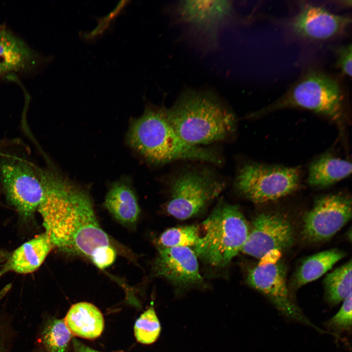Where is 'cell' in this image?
I'll return each mask as SVG.
<instances>
[{
    "label": "cell",
    "instance_id": "obj_1",
    "mask_svg": "<svg viewBox=\"0 0 352 352\" xmlns=\"http://www.w3.org/2000/svg\"><path fill=\"white\" fill-rule=\"evenodd\" d=\"M37 211L53 247L63 252L90 258L100 246L111 245L96 218L90 197L79 186L45 198Z\"/></svg>",
    "mask_w": 352,
    "mask_h": 352
},
{
    "label": "cell",
    "instance_id": "obj_2",
    "mask_svg": "<svg viewBox=\"0 0 352 352\" xmlns=\"http://www.w3.org/2000/svg\"><path fill=\"white\" fill-rule=\"evenodd\" d=\"M126 139L130 147L155 164L181 160L221 162L214 150L184 141L168 121L164 108L147 106L140 117L131 121Z\"/></svg>",
    "mask_w": 352,
    "mask_h": 352
},
{
    "label": "cell",
    "instance_id": "obj_3",
    "mask_svg": "<svg viewBox=\"0 0 352 352\" xmlns=\"http://www.w3.org/2000/svg\"><path fill=\"white\" fill-rule=\"evenodd\" d=\"M166 113L178 135L194 146L223 140L236 129L235 114L211 91L186 90Z\"/></svg>",
    "mask_w": 352,
    "mask_h": 352
},
{
    "label": "cell",
    "instance_id": "obj_4",
    "mask_svg": "<svg viewBox=\"0 0 352 352\" xmlns=\"http://www.w3.org/2000/svg\"><path fill=\"white\" fill-rule=\"evenodd\" d=\"M200 235L194 251L207 264L222 267L241 250L247 238L248 223L239 207L221 204L201 223Z\"/></svg>",
    "mask_w": 352,
    "mask_h": 352
},
{
    "label": "cell",
    "instance_id": "obj_5",
    "mask_svg": "<svg viewBox=\"0 0 352 352\" xmlns=\"http://www.w3.org/2000/svg\"><path fill=\"white\" fill-rule=\"evenodd\" d=\"M289 108L311 110L340 123L344 118L343 96L336 79L320 71H308L269 105L252 114L258 117Z\"/></svg>",
    "mask_w": 352,
    "mask_h": 352
},
{
    "label": "cell",
    "instance_id": "obj_6",
    "mask_svg": "<svg viewBox=\"0 0 352 352\" xmlns=\"http://www.w3.org/2000/svg\"><path fill=\"white\" fill-rule=\"evenodd\" d=\"M167 212L180 219H189L200 212L225 187V183L210 170L202 168L183 171L170 183Z\"/></svg>",
    "mask_w": 352,
    "mask_h": 352
},
{
    "label": "cell",
    "instance_id": "obj_7",
    "mask_svg": "<svg viewBox=\"0 0 352 352\" xmlns=\"http://www.w3.org/2000/svg\"><path fill=\"white\" fill-rule=\"evenodd\" d=\"M298 168L249 163L239 171L235 180L237 191L254 203H263L283 198L298 187Z\"/></svg>",
    "mask_w": 352,
    "mask_h": 352
},
{
    "label": "cell",
    "instance_id": "obj_8",
    "mask_svg": "<svg viewBox=\"0 0 352 352\" xmlns=\"http://www.w3.org/2000/svg\"><path fill=\"white\" fill-rule=\"evenodd\" d=\"M0 181L8 202L24 219L37 210L44 188L37 168L17 157L0 160Z\"/></svg>",
    "mask_w": 352,
    "mask_h": 352
},
{
    "label": "cell",
    "instance_id": "obj_9",
    "mask_svg": "<svg viewBox=\"0 0 352 352\" xmlns=\"http://www.w3.org/2000/svg\"><path fill=\"white\" fill-rule=\"evenodd\" d=\"M352 205L351 198L344 195H327L318 198L304 217L303 238L311 242L331 238L350 220Z\"/></svg>",
    "mask_w": 352,
    "mask_h": 352
},
{
    "label": "cell",
    "instance_id": "obj_10",
    "mask_svg": "<svg viewBox=\"0 0 352 352\" xmlns=\"http://www.w3.org/2000/svg\"><path fill=\"white\" fill-rule=\"evenodd\" d=\"M294 235L293 226L286 216L277 212L261 213L253 219L241 252L261 259L270 251L288 248Z\"/></svg>",
    "mask_w": 352,
    "mask_h": 352
},
{
    "label": "cell",
    "instance_id": "obj_11",
    "mask_svg": "<svg viewBox=\"0 0 352 352\" xmlns=\"http://www.w3.org/2000/svg\"><path fill=\"white\" fill-rule=\"evenodd\" d=\"M247 282L266 297L286 317L320 330L290 299L286 284V266L281 261L274 264H258L250 268L247 273Z\"/></svg>",
    "mask_w": 352,
    "mask_h": 352
},
{
    "label": "cell",
    "instance_id": "obj_12",
    "mask_svg": "<svg viewBox=\"0 0 352 352\" xmlns=\"http://www.w3.org/2000/svg\"><path fill=\"white\" fill-rule=\"evenodd\" d=\"M157 246V254L153 265L155 276L163 277L180 288L203 283L197 256L190 247Z\"/></svg>",
    "mask_w": 352,
    "mask_h": 352
},
{
    "label": "cell",
    "instance_id": "obj_13",
    "mask_svg": "<svg viewBox=\"0 0 352 352\" xmlns=\"http://www.w3.org/2000/svg\"><path fill=\"white\" fill-rule=\"evenodd\" d=\"M351 23L347 16L334 14L324 8L306 3L289 23L292 32L302 38L325 40L341 34Z\"/></svg>",
    "mask_w": 352,
    "mask_h": 352
},
{
    "label": "cell",
    "instance_id": "obj_14",
    "mask_svg": "<svg viewBox=\"0 0 352 352\" xmlns=\"http://www.w3.org/2000/svg\"><path fill=\"white\" fill-rule=\"evenodd\" d=\"M40 62L39 54L24 40L0 25V79L31 72Z\"/></svg>",
    "mask_w": 352,
    "mask_h": 352
},
{
    "label": "cell",
    "instance_id": "obj_15",
    "mask_svg": "<svg viewBox=\"0 0 352 352\" xmlns=\"http://www.w3.org/2000/svg\"><path fill=\"white\" fill-rule=\"evenodd\" d=\"M104 205L122 225L129 227L136 225L141 210L135 192L125 180L117 181L111 185Z\"/></svg>",
    "mask_w": 352,
    "mask_h": 352
},
{
    "label": "cell",
    "instance_id": "obj_16",
    "mask_svg": "<svg viewBox=\"0 0 352 352\" xmlns=\"http://www.w3.org/2000/svg\"><path fill=\"white\" fill-rule=\"evenodd\" d=\"M53 247L45 233L36 236L12 253L0 274L8 271L20 274L34 272L41 265Z\"/></svg>",
    "mask_w": 352,
    "mask_h": 352
},
{
    "label": "cell",
    "instance_id": "obj_17",
    "mask_svg": "<svg viewBox=\"0 0 352 352\" xmlns=\"http://www.w3.org/2000/svg\"><path fill=\"white\" fill-rule=\"evenodd\" d=\"M230 1H182L179 13L183 20L200 28L209 29L224 20L230 13Z\"/></svg>",
    "mask_w": 352,
    "mask_h": 352
},
{
    "label": "cell",
    "instance_id": "obj_18",
    "mask_svg": "<svg viewBox=\"0 0 352 352\" xmlns=\"http://www.w3.org/2000/svg\"><path fill=\"white\" fill-rule=\"evenodd\" d=\"M64 320L73 335L88 340L100 336L104 328L102 312L94 305L87 302L73 305Z\"/></svg>",
    "mask_w": 352,
    "mask_h": 352
},
{
    "label": "cell",
    "instance_id": "obj_19",
    "mask_svg": "<svg viewBox=\"0 0 352 352\" xmlns=\"http://www.w3.org/2000/svg\"><path fill=\"white\" fill-rule=\"evenodd\" d=\"M350 161L324 154L309 165L308 184L314 188H325L349 176L352 173Z\"/></svg>",
    "mask_w": 352,
    "mask_h": 352
},
{
    "label": "cell",
    "instance_id": "obj_20",
    "mask_svg": "<svg viewBox=\"0 0 352 352\" xmlns=\"http://www.w3.org/2000/svg\"><path fill=\"white\" fill-rule=\"evenodd\" d=\"M345 255L342 251L331 249L307 257L302 262L295 274L294 286L298 288L318 279Z\"/></svg>",
    "mask_w": 352,
    "mask_h": 352
},
{
    "label": "cell",
    "instance_id": "obj_21",
    "mask_svg": "<svg viewBox=\"0 0 352 352\" xmlns=\"http://www.w3.org/2000/svg\"><path fill=\"white\" fill-rule=\"evenodd\" d=\"M325 296L331 306L338 304L352 292V261L327 275L324 280Z\"/></svg>",
    "mask_w": 352,
    "mask_h": 352
},
{
    "label": "cell",
    "instance_id": "obj_22",
    "mask_svg": "<svg viewBox=\"0 0 352 352\" xmlns=\"http://www.w3.org/2000/svg\"><path fill=\"white\" fill-rule=\"evenodd\" d=\"M72 336L64 319L48 320L42 331V342L47 352H66Z\"/></svg>",
    "mask_w": 352,
    "mask_h": 352
},
{
    "label": "cell",
    "instance_id": "obj_23",
    "mask_svg": "<svg viewBox=\"0 0 352 352\" xmlns=\"http://www.w3.org/2000/svg\"><path fill=\"white\" fill-rule=\"evenodd\" d=\"M200 237L195 225L174 227L163 232L158 238L157 246L164 247L194 246Z\"/></svg>",
    "mask_w": 352,
    "mask_h": 352
},
{
    "label": "cell",
    "instance_id": "obj_24",
    "mask_svg": "<svg viewBox=\"0 0 352 352\" xmlns=\"http://www.w3.org/2000/svg\"><path fill=\"white\" fill-rule=\"evenodd\" d=\"M161 329L154 308L151 306L136 320L134 326V334L137 342L149 345L157 339Z\"/></svg>",
    "mask_w": 352,
    "mask_h": 352
},
{
    "label": "cell",
    "instance_id": "obj_25",
    "mask_svg": "<svg viewBox=\"0 0 352 352\" xmlns=\"http://www.w3.org/2000/svg\"><path fill=\"white\" fill-rule=\"evenodd\" d=\"M339 311L325 323L334 332L351 331L352 322V292L344 299Z\"/></svg>",
    "mask_w": 352,
    "mask_h": 352
},
{
    "label": "cell",
    "instance_id": "obj_26",
    "mask_svg": "<svg viewBox=\"0 0 352 352\" xmlns=\"http://www.w3.org/2000/svg\"><path fill=\"white\" fill-rule=\"evenodd\" d=\"M116 256L117 252L113 246H102L95 250L90 259L98 268L104 269L114 263Z\"/></svg>",
    "mask_w": 352,
    "mask_h": 352
},
{
    "label": "cell",
    "instance_id": "obj_27",
    "mask_svg": "<svg viewBox=\"0 0 352 352\" xmlns=\"http://www.w3.org/2000/svg\"><path fill=\"white\" fill-rule=\"evenodd\" d=\"M337 60L336 66L342 73L347 76L352 77V44L343 45L336 50Z\"/></svg>",
    "mask_w": 352,
    "mask_h": 352
},
{
    "label": "cell",
    "instance_id": "obj_28",
    "mask_svg": "<svg viewBox=\"0 0 352 352\" xmlns=\"http://www.w3.org/2000/svg\"><path fill=\"white\" fill-rule=\"evenodd\" d=\"M72 340L74 352H102L88 347L76 338Z\"/></svg>",
    "mask_w": 352,
    "mask_h": 352
}]
</instances>
